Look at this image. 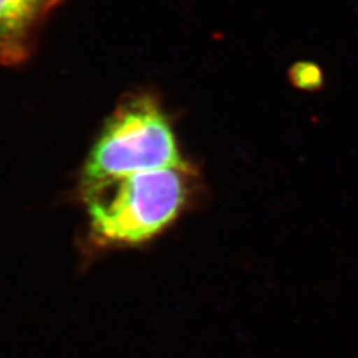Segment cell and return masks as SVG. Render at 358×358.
Here are the masks:
<instances>
[{"label":"cell","mask_w":358,"mask_h":358,"mask_svg":"<svg viewBox=\"0 0 358 358\" xmlns=\"http://www.w3.org/2000/svg\"><path fill=\"white\" fill-rule=\"evenodd\" d=\"M193 193L185 164L138 172L84 187L90 227L105 245H138L173 224Z\"/></svg>","instance_id":"cell-1"},{"label":"cell","mask_w":358,"mask_h":358,"mask_svg":"<svg viewBox=\"0 0 358 358\" xmlns=\"http://www.w3.org/2000/svg\"><path fill=\"white\" fill-rule=\"evenodd\" d=\"M184 164L175 130L154 96L127 97L105 122L84 166V187Z\"/></svg>","instance_id":"cell-2"},{"label":"cell","mask_w":358,"mask_h":358,"mask_svg":"<svg viewBox=\"0 0 358 358\" xmlns=\"http://www.w3.org/2000/svg\"><path fill=\"white\" fill-rule=\"evenodd\" d=\"M62 0H0V64L27 59L36 31Z\"/></svg>","instance_id":"cell-3"},{"label":"cell","mask_w":358,"mask_h":358,"mask_svg":"<svg viewBox=\"0 0 358 358\" xmlns=\"http://www.w3.org/2000/svg\"><path fill=\"white\" fill-rule=\"evenodd\" d=\"M291 83L300 88L312 90L322 84V72L317 64L310 62H299L289 71Z\"/></svg>","instance_id":"cell-4"}]
</instances>
